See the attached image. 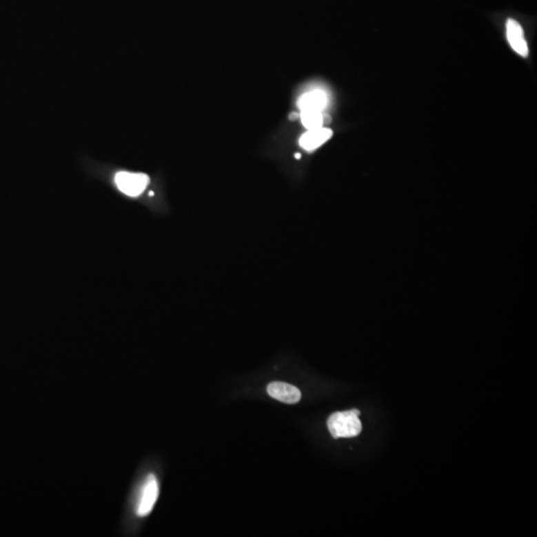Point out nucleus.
<instances>
[{"mask_svg": "<svg viewBox=\"0 0 537 537\" xmlns=\"http://www.w3.org/2000/svg\"><path fill=\"white\" fill-rule=\"evenodd\" d=\"M329 103L327 93L321 90H312L300 97L298 108L301 111L323 112Z\"/></svg>", "mask_w": 537, "mask_h": 537, "instance_id": "7", "label": "nucleus"}, {"mask_svg": "<svg viewBox=\"0 0 537 537\" xmlns=\"http://www.w3.org/2000/svg\"><path fill=\"white\" fill-rule=\"evenodd\" d=\"M300 118L303 127L307 130L320 129V128L323 127V123H325L323 112L301 111Z\"/></svg>", "mask_w": 537, "mask_h": 537, "instance_id": "8", "label": "nucleus"}, {"mask_svg": "<svg viewBox=\"0 0 537 537\" xmlns=\"http://www.w3.org/2000/svg\"><path fill=\"white\" fill-rule=\"evenodd\" d=\"M332 134L334 132L329 128L321 127L320 129L309 130L298 139V145L305 152H314L325 145L332 138Z\"/></svg>", "mask_w": 537, "mask_h": 537, "instance_id": "4", "label": "nucleus"}, {"mask_svg": "<svg viewBox=\"0 0 537 537\" xmlns=\"http://www.w3.org/2000/svg\"><path fill=\"white\" fill-rule=\"evenodd\" d=\"M116 186L129 196H139L150 184V176L141 172H121L114 177Z\"/></svg>", "mask_w": 537, "mask_h": 537, "instance_id": "2", "label": "nucleus"}, {"mask_svg": "<svg viewBox=\"0 0 537 537\" xmlns=\"http://www.w3.org/2000/svg\"><path fill=\"white\" fill-rule=\"evenodd\" d=\"M507 37L514 52L518 53L521 57L529 56V46L525 38L523 27L516 20H507Z\"/></svg>", "mask_w": 537, "mask_h": 537, "instance_id": "6", "label": "nucleus"}, {"mask_svg": "<svg viewBox=\"0 0 537 537\" xmlns=\"http://www.w3.org/2000/svg\"><path fill=\"white\" fill-rule=\"evenodd\" d=\"M159 487L156 478L154 475L148 476L141 489V498H139L136 514L139 516H147L152 512L159 498Z\"/></svg>", "mask_w": 537, "mask_h": 537, "instance_id": "3", "label": "nucleus"}, {"mask_svg": "<svg viewBox=\"0 0 537 537\" xmlns=\"http://www.w3.org/2000/svg\"><path fill=\"white\" fill-rule=\"evenodd\" d=\"M267 391L274 399L287 404L298 403L302 398V393L298 388L285 382H272L269 384Z\"/></svg>", "mask_w": 537, "mask_h": 537, "instance_id": "5", "label": "nucleus"}, {"mask_svg": "<svg viewBox=\"0 0 537 537\" xmlns=\"http://www.w3.org/2000/svg\"><path fill=\"white\" fill-rule=\"evenodd\" d=\"M359 410L345 411V412H336L330 415L327 420V427L332 437L352 438L361 434L363 430V425L358 419Z\"/></svg>", "mask_w": 537, "mask_h": 537, "instance_id": "1", "label": "nucleus"}]
</instances>
